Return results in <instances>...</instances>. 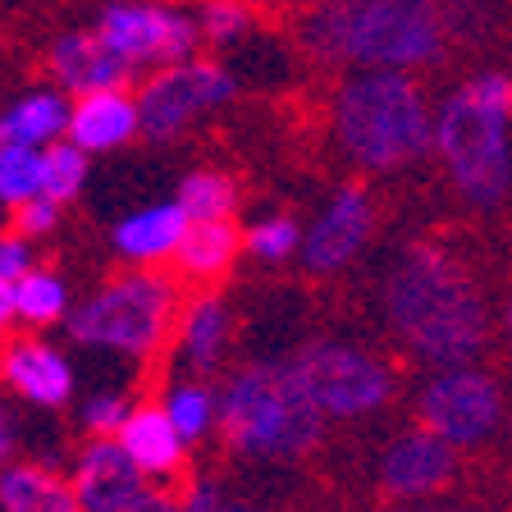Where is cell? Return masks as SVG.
Segmentation results:
<instances>
[{
	"label": "cell",
	"mask_w": 512,
	"mask_h": 512,
	"mask_svg": "<svg viewBox=\"0 0 512 512\" xmlns=\"http://www.w3.org/2000/svg\"><path fill=\"white\" fill-rule=\"evenodd\" d=\"M384 316L416 362L439 366L480 362L499 316L471 266L439 238H416L384 275Z\"/></svg>",
	"instance_id": "1"
},
{
	"label": "cell",
	"mask_w": 512,
	"mask_h": 512,
	"mask_svg": "<svg viewBox=\"0 0 512 512\" xmlns=\"http://www.w3.org/2000/svg\"><path fill=\"white\" fill-rule=\"evenodd\" d=\"M293 42L325 69L426 74L448 55V0H302Z\"/></svg>",
	"instance_id": "2"
},
{
	"label": "cell",
	"mask_w": 512,
	"mask_h": 512,
	"mask_svg": "<svg viewBox=\"0 0 512 512\" xmlns=\"http://www.w3.org/2000/svg\"><path fill=\"white\" fill-rule=\"evenodd\" d=\"M435 160L467 211L512 206V74L480 69L435 106Z\"/></svg>",
	"instance_id": "3"
},
{
	"label": "cell",
	"mask_w": 512,
	"mask_h": 512,
	"mask_svg": "<svg viewBox=\"0 0 512 512\" xmlns=\"http://www.w3.org/2000/svg\"><path fill=\"white\" fill-rule=\"evenodd\" d=\"M330 138L366 174L412 170L435 151V101L403 69H352L334 83Z\"/></svg>",
	"instance_id": "4"
},
{
	"label": "cell",
	"mask_w": 512,
	"mask_h": 512,
	"mask_svg": "<svg viewBox=\"0 0 512 512\" xmlns=\"http://www.w3.org/2000/svg\"><path fill=\"white\" fill-rule=\"evenodd\" d=\"M330 416L316 407L288 362H252L224 380L215 426L238 458L293 462L320 444Z\"/></svg>",
	"instance_id": "5"
},
{
	"label": "cell",
	"mask_w": 512,
	"mask_h": 512,
	"mask_svg": "<svg viewBox=\"0 0 512 512\" xmlns=\"http://www.w3.org/2000/svg\"><path fill=\"white\" fill-rule=\"evenodd\" d=\"M179 320V288L151 266H138L101 284L83 307L69 311V334L87 348H110L124 352V357H156Z\"/></svg>",
	"instance_id": "6"
},
{
	"label": "cell",
	"mask_w": 512,
	"mask_h": 512,
	"mask_svg": "<svg viewBox=\"0 0 512 512\" xmlns=\"http://www.w3.org/2000/svg\"><path fill=\"white\" fill-rule=\"evenodd\" d=\"M288 366L298 371V380L307 384V394L316 398V407L330 421H357V416L380 412V407H389V398L398 389L394 366L384 357L334 339L302 343L288 357Z\"/></svg>",
	"instance_id": "7"
},
{
	"label": "cell",
	"mask_w": 512,
	"mask_h": 512,
	"mask_svg": "<svg viewBox=\"0 0 512 512\" xmlns=\"http://www.w3.org/2000/svg\"><path fill=\"white\" fill-rule=\"evenodd\" d=\"M503 416H508L503 384L480 362L439 366L416 394V426H426L430 435H439L458 453L490 444L503 430Z\"/></svg>",
	"instance_id": "8"
},
{
	"label": "cell",
	"mask_w": 512,
	"mask_h": 512,
	"mask_svg": "<svg viewBox=\"0 0 512 512\" xmlns=\"http://www.w3.org/2000/svg\"><path fill=\"white\" fill-rule=\"evenodd\" d=\"M234 96H238L234 69L211 60V55H192V60L151 69L147 83L138 87L142 138L174 142L179 133H188L192 124H202L206 115L224 110Z\"/></svg>",
	"instance_id": "9"
},
{
	"label": "cell",
	"mask_w": 512,
	"mask_h": 512,
	"mask_svg": "<svg viewBox=\"0 0 512 512\" xmlns=\"http://www.w3.org/2000/svg\"><path fill=\"white\" fill-rule=\"evenodd\" d=\"M133 69H165V64L192 60L202 46L197 14L174 0H110L92 23Z\"/></svg>",
	"instance_id": "10"
},
{
	"label": "cell",
	"mask_w": 512,
	"mask_h": 512,
	"mask_svg": "<svg viewBox=\"0 0 512 512\" xmlns=\"http://www.w3.org/2000/svg\"><path fill=\"white\" fill-rule=\"evenodd\" d=\"M453 480H458V448L430 435L426 426L394 435L380 453V490L389 503H430L453 490Z\"/></svg>",
	"instance_id": "11"
},
{
	"label": "cell",
	"mask_w": 512,
	"mask_h": 512,
	"mask_svg": "<svg viewBox=\"0 0 512 512\" xmlns=\"http://www.w3.org/2000/svg\"><path fill=\"white\" fill-rule=\"evenodd\" d=\"M375 234V202L366 183H343L334 197L320 206V215L307 224L302 238V266L311 275H334V270L352 266L366 252Z\"/></svg>",
	"instance_id": "12"
},
{
	"label": "cell",
	"mask_w": 512,
	"mask_h": 512,
	"mask_svg": "<svg viewBox=\"0 0 512 512\" xmlns=\"http://www.w3.org/2000/svg\"><path fill=\"white\" fill-rule=\"evenodd\" d=\"M74 485L87 512H124L147 494V471L133 462L119 435H96L74 462Z\"/></svg>",
	"instance_id": "13"
},
{
	"label": "cell",
	"mask_w": 512,
	"mask_h": 512,
	"mask_svg": "<svg viewBox=\"0 0 512 512\" xmlns=\"http://www.w3.org/2000/svg\"><path fill=\"white\" fill-rule=\"evenodd\" d=\"M46 69H51L55 87H64L69 96L128 87V78L138 74V69H133V64H128L96 28L60 32V37L51 42V51H46Z\"/></svg>",
	"instance_id": "14"
},
{
	"label": "cell",
	"mask_w": 512,
	"mask_h": 512,
	"mask_svg": "<svg viewBox=\"0 0 512 512\" xmlns=\"http://www.w3.org/2000/svg\"><path fill=\"white\" fill-rule=\"evenodd\" d=\"M0 380L37 407H64L69 394H74V371H69V362H64L51 343L32 339V334L5 339V348H0Z\"/></svg>",
	"instance_id": "15"
},
{
	"label": "cell",
	"mask_w": 512,
	"mask_h": 512,
	"mask_svg": "<svg viewBox=\"0 0 512 512\" xmlns=\"http://www.w3.org/2000/svg\"><path fill=\"white\" fill-rule=\"evenodd\" d=\"M142 133L138 92L110 87V92L74 96V119H69V142L96 156V151H119Z\"/></svg>",
	"instance_id": "16"
},
{
	"label": "cell",
	"mask_w": 512,
	"mask_h": 512,
	"mask_svg": "<svg viewBox=\"0 0 512 512\" xmlns=\"http://www.w3.org/2000/svg\"><path fill=\"white\" fill-rule=\"evenodd\" d=\"M188 211L183 202H156L142 206V211L124 215L110 234V247L124 256L128 266H160V261H174L183 247V234H188Z\"/></svg>",
	"instance_id": "17"
},
{
	"label": "cell",
	"mask_w": 512,
	"mask_h": 512,
	"mask_svg": "<svg viewBox=\"0 0 512 512\" xmlns=\"http://www.w3.org/2000/svg\"><path fill=\"white\" fill-rule=\"evenodd\" d=\"M119 444L133 453L147 476H179L183 471V453H188V439L179 435L174 416L165 412V403H138L133 416L119 430Z\"/></svg>",
	"instance_id": "18"
},
{
	"label": "cell",
	"mask_w": 512,
	"mask_h": 512,
	"mask_svg": "<svg viewBox=\"0 0 512 512\" xmlns=\"http://www.w3.org/2000/svg\"><path fill=\"white\" fill-rule=\"evenodd\" d=\"M0 512H87L78 485L46 462L0 467Z\"/></svg>",
	"instance_id": "19"
},
{
	"label": "cell",
	"mask_w": 512,
	"mask_h": 512,
	"mask_svg": "<svg viewBox=\"0 0 512 512\" xmlns=\"http://www.w3.org/2000/svg\"><path fill=\"white\" fill-rule=\"evenodd\" d=\"M5 115V142H23V147H51V142L69 138V119H74V96L64 87H32L19 101L0 110Z\"/></svg>",
	"instance_id": "20"
},
{
	"label": "cell",
	"mask_w": 512,
	"mask_h": 512,
	"mask_svg": "<svg viewBox=\"0 0 512 512\" xmlns=\"http://www.w3.org/2000/svg\"><path fill=\"white\" fill-rule=\"evenodd\" d=\"M238 252H247V247H243V229H238L234 220H197V224H188L174 266H179L183 279L215 284L220 275L234 270Z\"/></svg>",
	"instance_id": "21"
},
{
	"label": "cell",
	"mask_w": 512,
	"mask_h": 512,
	"mask_svg": "<svg viewBox=\"0 0 512 512\" xmlns=\"http://www.w3.org/2000/svg\"><path fill=\"white\" fill-rule=\"evenodd\" d=\"M229 330H234V320H229V307L220 302V293H202L197 302H188L179 320V348H183V362L192 371H215L229 348Z\"/></svg>",
	"instance_id": "22"
},
{
	"label": "cell",
	"mask_w": 512,
	"mask_h": 512,
	"mask_svg": "<svg viewBox=\"0 0 512 512\" xmlns=\"http://www.w3.org/2000/svg\"><path fill=\"white\" fill-rule=\"evenodd\" d=\"M197 28H202V46L211 51H234L256 32V5L247 0H197Z\"/></svg>",
	"instance_id": "23"
},
{
	"label": "cell",
	"mask_w": 512,
	"mask_h": 512,
	"mask_svg": "<svg viewBox=\"0 0 512 512\" xmlns=\"http://www.w3.org/2000/svg\"><path fill=\"white\" fill-rule=\"evenodd\" d=\"M14 307H19V320L28 330H42V325H55L69 311V288H64L60 275L32 266L28 275L14 284Z\"/></svg>",
	"instance_id": "24"
},
{
	"label": "cell",
	"mask_w": 512,
	"mask_h": 512,
	"mask_svg": "<svg viewBox=\"0 0 512 512\" xmlns=\"http://www.w3.org/2000/svg\"><path fill=\"white\" fill-rule=\"evenodd\" d=\"M179 202L188 211V220H234L238 211V183L220 170H192L179 183Z\"/></svg>",
	"instance_id": "25"
},
{
	"label": "cell",
	"mask_w": 512,
	"mask_h": 512,
	"mask_svg": "<svg viewBox=\"0 0 512 512\" xmlns=\"http://www.w3.org/2000/svg\"><path fill=\"white\" fill-rule=\"evenodd\" d=\"M302 238H307V229H302L288 211L261 215V220H252L243 229V247L256 256V261H266V266H279V261L302 256Z\"/></svg>",
	"instance_id": "26"
},
{
	"label": "cell",
	"mask_w": 512,
	"mask_h": 512,
	"mask_svg": "<svg viewBox=\"0 0 512 512\" xmlns=\"http://www.w3.org/2000/svg\"><path fill=\"white\" fill-rule=\"evenodd\" d=\"M42 197V147L0 142V206H23Z\"/></svg>",
	"instance_id": "27"
},
{
	"label": "cell",
	"mask_w": 512,
	"mask_h": 512,
	"mask_svg": "<svg viewBox=\"0 0 512 512\" xmlns=\"http://www.w3.org/2000/svg\"><path fill=\"white\" fill-rule=\"evenodd\" d=\"M87 183V151L78 142L60 138L51 147H42V197L51 202H74Z\"/></svg>",
	"instance_id": "28"
},
{
	"label": "cell",
	"mask_w": 512,
	"mask_h": 512,
	"mask_svg": "<svg viewBox=\"0 0 512 512\" xmlns=\"http://www.w3.org/2000/svg\"><path fill=\"white\" fill-rule=\"evenodd\" d=\"M165 412L174 416L179 435L188 439V444H197V439H206L211 435V426H215V394L206 389V384H197V380L174 384L170 394H165Z\"/></svg>",
	"instance_id": "29"
},
{
	"label": "cell",
	"mask_w": 512,
	"mask_h": 512,
	"mask_svg": "<svg viewBox=\"0 0 512 512\" xmlns=\"http://www.w3.org/2000/svg\"><path fill=\"white\" fill-rule=\"evenodd\" d=\"M133 398L128 394H96V398H87V407H83V430L87 435H119L124 430V421L133 416Z\"/></svg>",
	"instance_id": "30"
},
{
	"label": "cell",
	"mask_w": 512,
	"mask_h": 512,
	"mask_svg": "<svg viewBox=\"0 0 512 512\" xmlns=\"http://www.w3.org/2000/svg\"><path fill=\"white\" fill-rule=\"evenodd\" d=\"M55 224H60V202H51V197H32V202L14 206V234L23 238H42Z\"/></svg>",
	"instance_id": "31"
},
{
	"label": "cell",
	"mask_w": 512,
	"mask_h": 512,
	"mask_svg": "<svg viewBox=\"0 0 512 512\" xmlns=\"http://www.w3.org/2000/svg\"><path fill=\"white\" fill-rule=\"evenodd\" d=\"M183 512H261V508H252V503L234 499V494L215 490V485H192V490L183 494Z\"/></svg>",
	"instance_id": "32"
},
{
	"label": "cell",
	"mask_w": 512,
	"mask_h": 512,
	"mask_svg": "<svg viewBox=\"0 0 512 512\" xmlns=\"http://www.w3.org/2000/svg\"><path fill=\"white\" fill-rule=\"evenodd\" d=\"M32 270V247L23 234H0V284H19Z\"/></svg>",
	"instance_id": "33"
},
{
	"label": "cell",
	"mask_w": 512,
	"mask_h": 512,
	"mask_svg": "<svg viewBox=\"0 0 512 512\" xmlns=\"http://www.w3.org/2000/svg\"><path fill=\"white\" fill-rule=\"evenodd\" d=\"M124 512H183V499H174L165 490H147L138 503H128Z\"/></svg>",
	"instance_id": "34"
},
{
	"label": "cell",
	"mask_w": 512,
	"mask_h": 512,
	"mask_svg": "<svg viewBox=\"0 0 512 512\" xmlns=\"http://www.w3.org/2000/svg\"><path fill=\"white\" fill-rule=\"evenodd\" d=\"M10 320H19V307H14V284H0V339L10 330Z\"/></svg>",
	"instance_id": "35"
},
{
	"label": "cell",
	"mask_w": 512,
	"mask_h": 512,
	"mask_svg": "<svg viewBox=\"0 0 512 512\" xmlns=\"http://www.w3.org/2000/svg\"><path fill=\"white\" fill-rule=\"evenodd\" d=\"M10 453H14V421H10V412L0 407V467L10 462Z\"/></svg>",
	"instance_id": "36"
},
{
	"label": "cell",
	"mask_w": 512,
	"mask_h": 512,
	"mask_svg": "<svg viewBox=\"0 0 512 512\" xmlns=\"http://www.w3.org/2000/svg\"><path fill=\"white\" fill-rule=\"evenodd\" d=\"M499 334L508 339V348H512V288L503 293V302H499Z\"/></svg>",
	"instance_id": "37"
},
{
	"label": "cell",
	"mask_w": 512,
	"mask_h": 512,
	"mask_svg": "<svg viewBox=\"0 0 512 512\" xmlns=\"http://www.w3.org/2000/svg\"><path fill=\"white\" fill-rule=\"evenodd\" d=\"M380 512H462V508H435V503H389Z\"/></svg>",
	"instance_id": "38"
},
{
	"label": "cell",
	"mask_w": 512,
	"mask_h": 512,
	"mask_svg": "<svg viewBox=\"0 0 512 512\" xmlns=\"http://www.w3.org/2000/svg\"><path fill=\"white\" fill-rule=\"evenodd\" d=\"M247 5H256V10H279V5H288V0H247Z\"/></svg>",
	"instance_id": "39"
},
{
	"label": "cell",
	"mask_w": 512,
	"mask_h": 512,
	"mask_svg": "<svg viewBox=\"0 0 512 512\" xmlns=\"http://www.w3.org/2000/svg\"><path fill=\"white\" fill-rule=\"evenodd\" d=\"M0 142H5V115H0Z\"/></svg>",
	"instance_id": "40"
}]
</instances>
